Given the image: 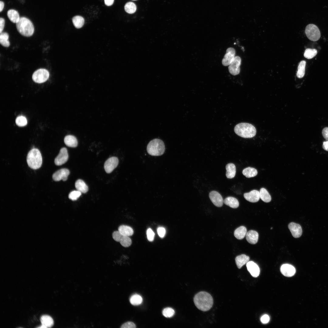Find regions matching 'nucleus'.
Here are the masks:
<instances>
[{
    "label": "nucleus",
    "mask_w": 328,
    "mask_h": 328,
    "mask_svg": "<svg viewBox=\"0 0 328 328\" xmlns=\"http://www.w3.org/2000/svg\"><path fill=\"white\" fill-rule=\"evenodd\" d=\"M194 304L199 310L206 311L210 310L213 304V299L211 296L205 291H201L197 293L193 298Z\"/></svg>",
    "instance_id": "nucleus-1"
},
{
    "label": "nucleus",
    "mask_w": 328,
    "mask_h": 328,
    "mask_svg": "<svg viewBox=\"0 0 328 328\" xmlns=\"http://www.w3.org/2000/svg\"><path fill=\"white\" fill-rule=\"evenodd\" d=\"M234 131L239 136L246 138H252L256 133L255 127L251 124L247 123L237 124L234 128Z\"/></svg>",
    "instance_id": "nucleus-2"
},
{
    "label": "nucleus",
    "mask_w": 328,
    "mask_h": 328,
    "mask_svg": "<svg viewBox=\"0 0 328 328\" xmlns=\"http://www.w3.org/2000/svg\"><path fill=\"white\" fill-rule=\"evenodd\" d=\"M16 27L19 32L26 37H30L33 34L34 28L32 22L25 17H21L16 23Z\"/></svg>",
    "instance_id": "nucleus-3"
},
{
    "label": "nucleus",
    "mask_w": 328,
    "mask_h": 328,
    "mask_svg": "<svg viewBox=\"0 0 328 328\" xmlns=\"http://www.w3.org/2000/svg\"><path fill=\"white\" fill-rule=\"evenodd\" d=\"M26 161L31 169H36L39 168L42 163V158L39 150L36 148L31 150L27 155Z\"/></svg>",
    "instance_id": "nucleus-4"
},
{
    "label": "nucleus",
    "mask_w": 328,
    "mask_h": 328,
    "mask_svg": "<svg viewBox=\"0 0 328 328\" xmlns=\"http://www.w3.org/2000/svg\"><path fill=\"white\" fill-rule=\"evenodd\" d=\"M147 151L149 154L152 156H160L162 155L165 151V146L162 140L154 139L151 141L147 147Z\"/></svg>",
    "instance_id": "nucleus-5"
},
{
    "label": "nucleus",
    "mask_w": 328,
    "mask_h": 328,
    "mask_svg": "<svg viewBox=\"0 0 328 328\" xmlns=\"http://www.w3.org/2000/svg\"><path fill=\"white\" fill-rule=\"evenodd\" d=\"M305 32L307 38L312 41H317L320 37V32L319 29L313 24L307 25L305 28Z\"/></svg>",
    "instance_id": "nucleus-6"
},
{
    "label": "nucleus",
    "mask_w": 328,
    "mask_h": 328,
    "mask_svg": "<svg viewBox=\"0 0 328 328\" xmlns=\"http://www.w3.org/2000/svg\"><path fill=\"white\" fill-rule=\"evenodd\" d=\"M49 73L48 70L45 69L40 68L33 73L32 78L34 82L40 84L46 81L49 79Z\"/></svg>",
    "instance_id": "nucleus-7"
},
{
    "label": "nucleus",
    "mask_w": 328,
    "mask_h": 328,
    "mask_svg": "<svg viewBox=\"0 0 328 328\" xmlns=\"http://www.w3.org/2000/svg\"><path fill=\"white\" fill-rule=\"evenodd\" d=\"M241 63V58L238 56H235L228 67V70L231 74L236 75L239 73Z\"/></svg>",
    "instance_id": "nucleus-8"
},
{
    "label": "nucleus",
    "mask_w": 328,
    "mask_h": 328,
    "mask_svg": "<svg viewBox=\"0 0 328 328\" xmlns=\"http://www.w3.org/2000/svg\"><path fill=\"white\" fill-rule=\"evenodd\" d=\"M68 159L67 149L65 147L62 148L58 155L54 159V163L56 166H61L65 163Z\"/></svg>",
    "instance_id": "nucleus-9"
},
{
    "label": "nucleus",
    "mask_w": 328,
    "mask_h": 328,
    "mask_svg": "<svg viewBox=\"0 0 328 328\" xmlns=\"http://www.w3.org/2000/svg\"><path fill=\"white\" fill-rule=\"evenodd\" d=\"M118 159L116 157H112L108 158L105 162L104 165V170L106 173H111L118 166Z\"/></svg>",
    "instance_id": "nucleus-10"
},
{
    "label": "nucleus",
    "mask_w": 328,
    "mask_h": 328,
    "mask_svg": "<svg viewBox=\"0 0 328 328\" xmlns=\"http://www.w3.org/2000/svg\"><path fill=\"white\" fill-rule=\"evenodd\" d=\"M70 173L69 170L67 169H60L53 174L52 178L53 180L56 181H60L61 180L63 181H65L67 180Z\"/></svg>",
    "instance_id": "nucleus-11"
},
{
    "label": "nucleus",
    "mask_w": 328,
    "mask_h": 328,
    "mask_svg": "<svg viewBox=\"0 0 328 328\" xmlns=\"http://www.w3.org/2000/svg\"><path fill=\"white\" fill-rule=\"evenodd\" d=\"M209 198L214 205L218 207H222L224 200L221 195L215 191H211L209 194Z\"/></svg>",
    "instance_id": "nucleus-12"
},
{
    "label": "nucleus",
    "mask_w": 328,
    "mask_h": 328,
    "mask_svg": "<svg viewBox=\"0 0 328 328\" xmlns=\"http://www.w3.org/2000/svg\"><path fill=\"white\" fill-rule=\"evenodd\" d=\"M235 50L234 48L232 47L227 48L222 60L223 65L225 66L229 65L235 57Z\"/></svg>",
    "instance_id": "nucleus-13"
},
{
    "label": "nucleus",
    "mask_w": 328,
    "mask_h": 328,
    "mask_svg": "<svg viewBox=\"0 0 328 328\" xmlns=\"http://www.w3.org/2000/svg\"><path fill=\"white\" fill-rule=\"evenodd\" d=\"M288 227L294 237L298 238L301 236L302 230L299 224L294 222H291L289 224Z\"/></svg>",
    "instance_id": "nucleus-14"
},
{
    "label": "nucleus",
    "mask_w": 328,
    "mask_h": 328,
    "mask_svg": "<svg viewBox=\"0 0 328 328\" xmlns=\"http://www.w3.org/2000/svg\"><path fill=\"white\" fill-rule=\"evenodd\" d=\"M280 271L284 275L288 277L292 276L296 272V269L294 267L289 264L282 265L280 268Z\"/></svg>",
    "instance_id": "nucleus-15"
},
{
    "label": "nucleus",
    "mask_w": 328,
    "mask_h": 328,
    "mask_svg": "<svg viewBox=\"0 0 328 328\" xmlns=\"http://www.w3.org/2000/svg\"><path fill=\"white\" fill-rule=\"evenodd\" d=\"M244 196L246 200L252 203L258 201L260 198L259 191L256 190H253L249 193H244Z\"/></svg>",
    "instance_id": "nucleus-16"
},
{
    "label": "nucleus",
    "mask_w": 328,
    "mask_h": 328,
    "mask_svg": "<svg viewBox=\"0 0 328 328\" xmlns=\"http://www.w3.org/2000/svg\"><path fill=\"white\" fill-rule=\"evenodd\" d=\"M248 270L253 277H257L260 273V269L257 264L253 261H248L246 264Z\"/></svg>",
    "instance_id": "nucleus-17"
},
{
    "label": "nucleus",
    "mask_w": 328,
    "mask_h": 328,
    "mask_svg": "<svg viewBox=\"0 0 328 328\" xmlns=\"http://www.w3.org/2000/svg\"><path fill=\"white\" fill-rule=\"evenodd\" d=\"M258 232L254 230H250L246 233V238L247 241L251 244H256L258 241Z\"/></svg>",
    "instance_id": "nucleus-18"
},
{
    "label": "nucleus",
    "mask_w": 328,
    "mask_h": 328,
    "mask_svg": "<svg viewBox=\"0 0 328 328\" xmlns=\"http://www.w3.org/2000/svg\"><path fill=\"white\" fill-rule=\"evenodd\" d=\"M64 142L67 146L70 147H76L78 144L76 138L74 136L71 135H67L65 137Z\"/></svg>",
    "instance_id": "nucleus-19"
},
{
    "label": "nucleus",
    "mask_w": 328,
    "mask_h": 328,
    "mask_svg": "<svg viewBox=\"0 0 328 328\" xmlns=\"http://www.w3.org/2000/svg\"><path fill=\"white\" fill-rule=\"evenodd\" d=\"M249 259V256L244 254H242L237 256L235 260L237 268L239 269L241 268L243 265L248 261Z\"/></svg>",
    "instance_id": "nucleus-20"
},
{
    "label": "nucleus",
    "mask_w": 328,
    "mask_h": 328,
    "mask_svg": "<svg viewBox=\"0 0 328 328\" xmlns=\"http://www.w3.org/2000/svg\"><path fill=\"white\" fill-rule=\"evenodd\" d=\"M40 319L42 325L44 326L45 328L51 327L53 325L54 322L53 319L48 315H42Z\"/></svg>",
    "instance_id": "nucleus-21"
},
{
    "label": "nucleus",
    "mask_w": 328,
    "mask_h": 328,
    "mask_svg": "<svg viewBox=\"0 0 328 328\" xmlns=\"http://www.w3.org/2000/svg\"><path fill=\"white\" fill-rule=\"evenodd\" d=\"M7 15L9 19L14 23H17L20 18L18 12L13 9L9 10L7 12Z\"/></svg>",
    "instance_id": "nucleus-22"
},
{
    "label": "nucleus",
    "mask_w": 328,
    "mask_h": 328,
    "mask_svg": "<svg viewBox=\"0 0 328 328\" xmlns=\"http://www.w3.org/2000/svg\"><path fill=\"white\" fill-rule=\"evenodd\" d=\"M226 176L229 179L234 178L235 175L236 169L235 165L232 163L227 164L226 166Z\"/></svg>",
    "instance_id": "nucleus-23"
},
{
    "label": "nucleus",
    "mask_w": 328,
    "mask_h": 328,
    "mask_svg": "<svg viewBox=\"0 0 328 328\" xmlns=\"http://www.w3.org/2000/svg\"><path fill=\"white\" fill-rule=\"evenodd\" d=\"M224 203L226 205L233 208H237L239 206V203L237 200L231 196L226 197L224 200Z\"/></svg>",
    "instance_id": "nucleus-24"
},
{
    "label": "nucleus",
    "mask_w": 328,
    "mask_h": 328,
    "mask_svg": "<svg viewBox=\"0 0 328 328\" xmlns=\"http://www.w3.org/2000/svg\"><path fill=\"white\" fill-rule=\"evenodd\" d=\"M75 187L77 190L81 193H86L88 190V186L81 179H79L76 182Z\"/></svg>",
    "instance_id": "nucleus-25"
},
{
    "label": "nucleus",
    "mask_w": 328,
    "mask_h": 328,
    "mask_svg": "<svg viewBox=\"0 0 328 328\" xmlns=\"http://www.w3.org/2000/svg\"><path fill=\"white\" fill-rule=\"evenodd\" d=\"M247 232L246 228L244 226H240L237 228L234 231V235L238 239L241 240L244 238Z\"/></svg>",
    "instance_id": "nucleus-26"
},
{
    "label": "nucleus",
    "mask_w": 328,
    "mask_h": 328,
    "mask_svg": "<svg viewBox=\"0 0 328 328\" xmlns=\"http://www.w3.org/2000/svg\"><path fill=\"white\" fill-rule=\"evenodd\" d=\"M118 231L124 236H129L133 234V230L130 227L125 225L120 226L118 228Z\"/></svg>",
    "instance_id": "nucleus-27"
},
{
    "label": "nucleus",
    "mask_w": 328,
    "mask_h": 328,
    "mask_svg": "<svg viewBox=\"0 0 328 328\" xmlns=\"http://www.w3.org/2000/svg\"><path fill=\"white\" fill-rule=\"evenodd\" d=\"M72 22L74 26L77 29L81 28L84 23V19L83 17L80 15H76L72 19Z\"/></svg>",
    "instance_id": "nucleus-28"
},
{
    "label": "nucleus",
    "mask_w": 328,
    "mask_h": 328,
    "mask_svg": "<svg viewBox=\"0 0 328 328\" xmlns=\"http://www.w3.org/2000/svg\"><path fill=\"white\" fill-rule=\"evenodd\" d=\"M242 173L246 177L251 178L256 176L258 172L257 170L254 168L248 167L243 170Z\"/></svg>",
    "instance_id": "nucleus-29"
},
{
    "label": "nucleus",
    "mask_w": 328,
    "mask_h": 328,
    "mask_svg": "<svg viewBox=\"0 0 328 328\" xmlns=\"http://www.w3.org/2000/svg\"><path fill=\"white\" fill-rule=\"evenodd\" d=\"M259 193L260 198L264 202L268 203L271 201V196L265 189L264 188H261Z\"/></svg>",
    "instance_id": "nucleus-30"
},
{
    "label": "nucleus",
    "mask_w": 328,
    "mask_h": 328,
    "mask_svg": "<svg viewBox=\"0 0 328 328\" xmlns=\"http://www.w3.org/2000/svg\"><path fill=\"white\" fill-rule=\"evenodd\" d=\"M9 34L6 32H2L0 35V43L1 44L5 47H9L10 43L8 40Z\"/></svg>",
    "instance_id": "nucleus-31"
},
{
    "label": "nucleus",
    "mask_w": 328,
    "mask_h": 328,
    "mask_svg": "<svg viewBox=\"0 0 328 328\" xmlns=\"http://www.w3.org/2000/svg\"><path fill=\"white\" fill-rule=\"evenodd\" d=\"M306 62L302 60L299 63L298 67V71L296 73L297 77L299 78L303 77L305 73Z\"/></svg>",
    "instance_id": "nucleus-32"
},
{
    "label": "nucleus",
    "mask_w": 328,
    "mask_h": 328,
    "mask_svg": "<svg viewBox=\"0 0 328 328\" xmlns=\"http://www.w3.org/2000/svg\"><path fill=\"white\" fill-rule=\"evenodd\" d=\"M125 10L126 12L129 14L134 13L136 10V5L133 2H128L126 3L124 6Z\"/></svg>",
    "instance_id": "nucleus-33"
},
{
    "label": "nucleus",
    "mask_w": 328,
    "mask_h": 328,
    "mask_svg": "<svg viewBox=\"0 0 328 328\" xmlns=\"http://www.w3.org/2000/svg\"><path fill=\"white\" fill-rule=\"evenodd\" d=\"M317 53V50L316 49L307 48L305 51L304 56L306 58L309 59L316 56Z\"/></svg>",
    "instance_id": "nucleus-34"
},
{
    "label": "nucleus",
    "mask_w": 328,
    "mask_h": 328,
    "mask_svg": "<svg viewBox=\"0 0 328 328\" xmlns=\"http://www.w3.org/2000/svg\"><path fill=\"white\" fill-rule=\"evenodd\" d=\"M130 301L132 304L135 306L138 305L142 303V299L139 295L135 294L131 297Z\"/></svg>",
    "instance_id": "nucleus-35"
},
{
    "label": "nucleus",
    "mask_w": 328,
    "mask_h": 328,
    "mask_svg": "<svg viewBox=\"0 0 328 328\" xmlns=\"http://www.w3.org/2000/svg\"><path fill=\"white\" fill-rule=\"evenodd\" d=\"M27 120L26 118L23 116H18L16 119L15 123L18 126L23 127L27 124Z\"/></svg>",
    "instance_id": "nucleus-36"
},
{
    "label": "nucleus",
    "mask_w": 328,
    "mask_h": 328,
    "mask_svg": "<svg viewBox=\"0 0 328 328\" xmlns=\"http://www.w3.org/2000/svg\"><path fill=\"white\" fill-rule=\"evenodd\" d=\"M120 242L123 246L127 247L131 245L132 242L129 236H123Z\"/></svg>",
    "instance_id": "nucleus-37"
},
{
    "label": "nucleus",
    "mask_w": 328,
    "mask_h": 328,
    "mask_svg": "<svg viewBox=\"0 0 328 328\" xmlns=\"http://www.w3.org/2000/svg\"><path fill=\"white\" fill-rule=\"evenodd\" d=\"M81 193L79 191L73 190L69 194L68 197L69 199L73 201L77 200L81 195Z\"/></svg>",
    "instance_id": "nucleus-38"
},
{
    "label": "nucleus",
    "mask_w": 328,
    "mask_h": 328,
    "mask_svg": "<svg viewBox=\"0 0 328 328\" xmlns=\"http://www.w3.org/2000/svg\"><path fill=\"white\" fill-rule=\"evenodd\" d=\"M174 313V310L171 308H165L162 311L163 315L166 317H171L173 316Z\"/></svg>",
    "instance_id": "nucleus-39"
},
{
    "label": "nucleus",
    "mask_w": 328,
    "mask_h": 328,
    "mask_svg": "<svg viewBox=\"0 0 328 328\" xmlns=\"http://www.w3.org/2000/svg\"><path fill=\"white\" fill-rule=\"evenodd\" d=\"M123 236L118 231H114L112 234L113 239L117 242H120Z\"/></svg>",
    "instance_id": "nucleus-40"
},
{
    "label": "nucleus",
    "mask_w": 328,
    "mask_h": 328,
    "mask_svg": "<svg viewBox=\"0 0 328 328\" xmlns=\"http://www.w3.org/2000/svg\"><path fill=\"white\" fill-rule=\"evenodd\" d=\"M146 234L148 241H152L153 240L155 236V234L151 228H149L147 230Z\"/></svg>",
    "instance_id": "nucleus-41"
},
{
    "label": "nucleus",
    "mask_w": 328,
    "mask_h": 328,
    "mask_svg": "<svg viewBox=\"0 0 328 328\" xmlns=\"http://www.w3.org/2000/svg\"><path fill=\"white\" fill-rule=\"evenodd\" d=\"M136 325L133 323L128 322L123 324L121 326L122 328H135Z\"/></svg>",
    "instance_id": "nucleus-42"
},
{
    "label": "nucleus",
    "mask_w": 328,
    "mask_h": 328,
    "mask_svg": "<svg viewBox=\"0 0 328 328\" xmlns=\"http://www.w3.org/2000/svg\"><path fill=\"white\" fill-rule=\"evenodd\" d=\"M157 233L159 236L161 237H163L166 234V230L164 228L162 227H160L158 228Z\"/></svg>",
    "instance_id": "nucleus-43"
},
{
    "label": "nucleus",
    "mask_w": 328,
    "mask_h": 328,
    "mask_svg": "<svg viewBox=\"0 0 328 328\" xmlns=\"http://www.w3.org/2000/svg\"><path fill=\"white\" fill-rule=\"evenodd\" d=\"M260 320L262 323L266 324L269 322L270 318L268 315L265 314L261 316Z\"/></svg>",
    "instance_id": "nucleus-44"
},
{
    "label": "nucleus",
    "mask_w": 328,
    "mask_h": 328,
    "mask_svg": "<svg viewBox=\"0 0 328 328\" xmlns=\"http://www.w3.org/2000/svg\"><path fill=\"white\" fill-rule=\"evenodd\" d=\"M322 134L324 138L328 141V127H325L323 129Z\"/></svg>",
    "instance_id": "nucleus-45"
},
{
    "label": "nucleus",
    "mask_w": 328,
    "mask_h": 328,
    "mask_svg": "<svg viewBox=\"0 0 328 328\" xmlns=\"http://www.w3.org/2000/svg\"><path fill=\"white\" fill-rule=\"evenodd\" d=\"M5 24V20L4 18L1 17L0 18V33L2 32L4 29Z\"/></svg>",
    "instance_id": "nucleus-46"
},
{
    "label": "nucleus",
    "mask_w": 328,
    "mask_h": 328,
    "mask_svg": "<svg viewBox=\"0 0 328 328\" xmlns=\"http://www.w3.org/2000/svg\"><path fill=\"white\" fill-rule=\"evenodd\" d=\"M114 0H104L105 4L108 6H111L113 3Z\"/></svg>",
    "instance_id": "nucleus-47"
},
{
    "label": "nucleus",
    "mask_w": 328,
    "mask_h": 328,
    "mask_svg": "<svg viewBox=\"0 0 328 328\" xmlns=\"http://www.w3.org/2000/svg\"><path fill=\"white\" fill-rule=\"evenodd\" d=\"M323 148L324 149L328 151V141L323 142Z\"/></svg>",
    "instance_id": "nucleus-48"
},
{
    "label": "nucleus",
    "mask_w": 328,
    "mask_h": 328,
    "mask_svg": "<svg viewBox=\"0 0 328 328\" xmlns=\"http://www.w3.org/2000/svg\"><path fill=\"white\" fill-rule=\"evenodd\" d=\"M4 3L2 1L0 2V12H1L3 10L4 7Z\"/></svg>",
    "instance_id": "nucleus-49"
},
{
    "label": "nucleus",
    "mask_w": 328,
    "mask_h": 328,
    "mask_svg": "<svg viewBox=\"0 0 328 328\" xmlns=\"http://www.w3.org/2000/svg\"><path fill=\"white\" fill-rule=\"evenodd\" d=\"M133 0V1H136V0Z\"/></svg>",
    "instance_id": "nucleus-50"
},
{
    "label": "nucleus",
    "mask_w": 328,
    "mask_h": 328,
    "mask_svg": "<svg viewBox=\"0 0 328 328\" xmlns=\"http://www.w3.org/2000/svg\"><path fill=\"white\" fill-rule=\"evenodd\" d=\"M272 229V227H271V229Z\"/></svg>",
    "instance_id": "nucleus-51"
}]
</instances>
